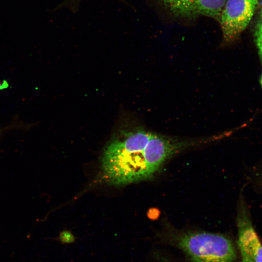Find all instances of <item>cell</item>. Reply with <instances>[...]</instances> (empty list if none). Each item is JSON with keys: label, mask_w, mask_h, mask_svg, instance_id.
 Here are the masks:
<instances>
[{"label": "cell", "mask_w": 262, "mask_h": 262, "mask_svg": "<svg viewBox=\"0 0 262 262\" xmlns=\"http://www.w3.org/2000/svg\"><path fill=\"white\" fill-rule=\"evenodd\" d=\"M260 0H228L218 19L226 43L235 40L250 23Z\"/></svg>", "instance_id": "cell-3"}, {"label": "cell", "mask_w": 262, "mask_h": 262, "mask_svg": "<svg viewBox=\"0 0 262 262\" xmlns=\"http://www.w3.org/2000/svg\"><path fill=\"white\" fill-rule=\"evenodd\" d=\"M237 245L242 262H262V244L253 226L250 211L241 193L237 205Z\"/></svg>", "instance_id": "cell-4"}, {"label": "cell", "mask_w": 262, "mask_h": 262, "mask_svg": "<svg viewBox=\"0 0 262 262\" xmlns=\"http://www.w3.org/2000/svg\"><path fill=\"white\" fill-rule=\"evenodd\" d=\"M260 83H261V85L262 86V75L261 76V80H260Z\"/></svg>", "instance_id": "cell-9"}, {"label": "cell", "mask_w": 262, "mask_h": 262, "mask_svg": "<svg viewBox=\"0 0 262 262\" xmlns=\"http://www.w3.org/2000/svg\"><path fill=\"white\" fill-rule=\"evenodd\" d=\"M152 132L143 128L124 131L106 147L102 169L112 184H125L150 178L154 169L147 143Z\"/></svg>", "instance_id": "cell-1"}, {"label": "cell", "mask_w": 262, "mask_h": 262, "mask_svg": "<svg viewBox=\"0 0 262 262\" xmlns=\"http://www.w3.org/2000/svg\"><path fill=\"white\" fill-rule=\"evenodd\" d=\"M58 240L63 245H67L75 243L76 238L70 230H64L59 233Z\"/></svg>", "instance_id": "cell-8"}, {"label": "cell", "mask_w": 262, "mask_h": 262, "mask_svg": "<svg viewBox=\"0 0 262 262\" xmlns=\"http://www.w3.org/2000/svg\"><path fill=\"white\" fill-rule=\"evenodd\" d=\"M176 15L194 16L203 15L219 19L226 0H161Z\"/></svg>", "instance_id": "cell-5"}, {"label": "cell", "mask_w": 262, "mask_h": 262, "mask_svg": "<svg viewBox=\"0 0 262 262\" xmlns=\"http://www.w3.org/2000/svg\"><path fill=\"white\" fill-rule=\"evenodd\" d=\"M261 0L262 2V0Z\"/></svg>", "instance_id": "cell-10"}, {"label": "cell", "mask_w": 262, "mask_h": 262, "mask_svg": "<svg viewBox=\"0 0 262 262\" xmlns=\"http://www.w3.org/2000/svg\"><path fill=\"white\" fill-rule=\"evenodd\" d=\"M175 238L177 246L191 262H236L235 246L232 241L224 235L189 232Z\"/></svg>", "instance_id": "cell-2"}, {"label": "cell", "mask_w": 262, "mask_h": 262, "mask_svg": "<svg viewBox=\"0 0 262 262\" xmlns=\"http://www.w3.org/2000/svg\"><path fill=\"white\" fill-rule=\"evenodd\" d=\"M248 178L249 182L254 190L262 195V159L252 167Z\"/></svg>", "instance_id": "cell-6"}, {"label": "cell", "mask_w": 262, "mask_h": 262, "mask_svg": "<svg viewBox=\"0 0 262 262\" xmlns=\"http://www.w3.org/2000/svg\"><path fill=\"white\" fill-rule=\"evenodd\" d=\"M254 38L259 54L262 60V8L255 24Z\"/></svg>", "instance_id": "cell-7"}]
</instances>
